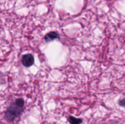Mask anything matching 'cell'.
Returning a JSON list of instances; mask_svg holds the SVG:
<instances>
[{
	"label": "cell",
	"instance_id": "2",
	"mask_svg": "<svg viewBox=\"0 0 125 124\" xmlns=\"http://www.w3.org/2000/svg\"><path fill=\"white\" fill-rule=\"evenodd\" d=\"M22 64L26 67H30L34 64V57L31 53L23 55L21 58Z\"/></svg>",
	"mask_w": 125,
	"mask_h": 124
},
{
	"label": "cell",
	"instance_id": "3",
	"mask_svg": "<svg viewBox=\"0 0 125 124\" xmlns=\"http://www.w3.org/2000/svg\"><path fill=\"white\" fill-rule=\"evenodd\" d=\"M44 38L46 42H50V41L56 40V39L59 38V35L56 32H50L45 35Z\"/></svg>",
	"mask_w": 125,
	"mask_h": 124
},
{
	"label": "cell",
	"instance_id": "5",
	"mask_svg": "<svg viewBox=\"0 0 125 124\" xmlns=\"http://www.w3.org/2000/svg\"><path fill=\"white\" fill-rule=\"evenodd\" d=\"M119 105L120 106H123L125 105V101H124V98H123L122 100H120L119 102Z\"/></svg>",
	"mask_w": 125,
	"mask_h": 124
},
{
	"label": "cell",
	"instance_id": "4",
	"mask_svg": "<svg viewBox=\"0 0 125 124\" xmlns=\"http://www.w3.org/2000/svg\"><path fill=\"white\" fill-rule=\"evenodd\" d=\"M68 120L71 124H81L83 122V120L81 119L76 118L72 116V115L68 117Z\"/></svg>",
	"mask_w": 125,
	"mask_h": 124
},
{
	"label": "cell",
	"instance_id": "1",
	"mask_svg": "<svg viewBox=\"0 0 125 124\" xmlns=\"http://www.w3.org/2000/svg\"><path fill=\"white\" fill-rule=\"evenodd\" d=\"M25 103L23 98H18L10 103L5 112V119L9 122H13L21 114L24 109Z\"/></svg>",
	"mask_w": 125,
	"mask_h": 124
}]
</instances>
